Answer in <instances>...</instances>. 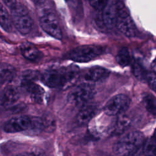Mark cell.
Returning <instances> with one entry per match:
<instances>
[{
  "instance_id": "cell-1",
  "label": "cell",
  "mask_w": 156,
  "mask_h": 156,
  "mask_svg": "<svg viewBox=\"0 0 156 156\" xmlns=\"http://www.w3.org/2000/svg\"><path fill=\"white\" fill-rule=\"evenodd\" d=\"M79 73L75 65L49 69L40 75L41 82L50 88H63L70 83Z\"/></svg>"
},
{
  "instance_id": "cell-2",
  "label": "cell",
  "mask_w": 156,
  "mask_h": 156,
  "mask_svg": "<svg viewBox=\"0 0 156 156\" xmlns=\"http://www.w3.org/2000/svg\"><path fill=\"white\" fill-rule=\"evenodd\" d=\"M144 141L143 134L137 130L128 132L114 144V152L119 156H130L136 152Z\"/></svg>"
},
{
  "instance_id": "cell-3",
  "label": "cell",
  "mask_w": 156,
  "mask_h": 156,
  "mask_svg": "<svg viewBox=\"0 0 156 156\" xmlns=\"http://www.w3.org/2000/svg\"><path fill=\"white\" fill-rule=\"evenodd\" d=\"M115 3L116 8L115 26L125 36L135 37L138 30L126 6L121 1H116Z\"/></svg>"
},
{
  "instance_id": "cell-4",
  "label": "cell",
  "mask_w": 156,
  "mask_h": 156,
  "mask_svg": "<svg viewBox=\"0 0 156 156\" xmlns=\"http://www.w3.org/2000/svg\"><path fill=\"white\" fill-rule=\"evenodd\" d=\"M11 15L12 22L19 32L26 35L31 31L33 27V20L24 5L16 4L12 9Z\"/></svg>"
},
{
  "instance_id": "cell-5",
  "label": "cell",
  "mask_w": 156,
  "mask_h": 156,
  "mask_svg": "<svg viewBox=\"0 0 156 156\" xmlns=\"http://www.w3.org/2000/svg\"><path fill=\"white\" fill-rule=\"evenodd\" d=\"M96 88L91 82H84L79 84L68 96L69 103L76 106H83L87 104L95 95Z\"/></svg>"
},
{
  "instance_id": "cell-6",
  "label": "cell",
  "mask_w": 156,
  "mask_h": 156,
  "mask_svg": "<svg viewBox=\"0 0 156 156\" xmlns=\"http://www.w3.org/2000/svg\"><path fill=\"white\" fill-rule=\"evenodd\" d=\"M103 48L96 45H83L73 49L69 53V58L76 62H88L102 54Z\"/></svg>"
},
{
  "instance_id": "cell-7",
  "label": "cell",
  "mask_w": 156,
  "mask_h": 156,
  "mask_svg": "<svg viewBox=\"0 0 156 156\" xmlns=\"http://www.w3.org/2000/svg\"><path fill=\"white\" fill-rule=\"evenodd\" d=\"M130 104V98L123 94H119L112 97L107 101L104 107L105 114L115 116L123 114L129 107Z\"/></svg>"
},
{
  "instance_id": "cell-8",
  "label": "cell",
  "mask_w": 156,
  "mask_h": 156,
  "mask_svg": "<svg viewBox=\"0 0 156 156\" xmlns=\"http://www.w3.org/2000/svg\"><path fill=\"white\" fill-rule=\"evenodd\" d=\"M39 23L41 29L52 37L57 40L62 38L58 21L53 13L48 12L43 13L40 18Z\"/></svg>"
},
{
  "instance_id": "cell-9",
  "label": "cell",
  "mask_w": 156,
  "mask_h": 156,
  "mask_svg": "<svg viewBox=\"0 0 156 156\" xmlns=\"http://www.w3.org/2000/svg\"><path fill=\"white\" fill-rule=\"evenodd\" d=\"M111 117V116L105 114V115H101L93 120L91 119L90 122H92L90 127L91 133L94 136L101 137L108 132H112L115 121H113Z\"/></svg>"
},
{
  "instance_id": "cell-10",
  "label": "cell",
  "mask_w": 156,
  "mask_h": 156,
  "mask_svg": "<svg viewBox=\"0 0 156 156\" xmlns=\"http://www.w3.org/2000/svg\"><path fill=\"white\" fill-rule=\"evenodd\" d=\"M32 118L28 116H20L8 120L4 125L3 129L7 133H16L28 130L31 126Z\"/></svg>"
},
{
  "instance_id": "cell-11",
  "label": "cell",
  "mask_w": 156,
  "mask_h": 156,
  "mask_svg": "<svg viewBox=\"0 0 156 156\" xmlns=\"http://www.w3.org/2000/svg\"><path fill=\"white\" fill-rule=\"evenodd\" d=\"M20 98L18 89L13 85L7 86L0 94V105L2 107H9L15 104Z\"/></svg>"
},
{
  "instance_id": "cell-12",
  "label": "cell",
  "mask_w": 156,
  "mask_h": 156,
  "mask_svg": "<svg viewBox=\"0 0 156 156\" xmlns=\"http://www.w3.org/2000/svg\"><path fill=\"white\" fill-rule=\"evenodd\" d=\"M21 85L29 93L30 99L35 102L41 103L43 101L44 91L35 82L22 80Z\"/></svg>"
},
{
  "instance_id": "cell-13",
  "label": "cell",
  "mask_w": 156,
  "mask_h": 156,
  "mask_svg": "<svg viewBox=\"0 0 156 156\" xmlns=\"http://www.w3.org/2000/svg\"><path fill=\"white\" fill-rule=\"evenodd\" d=\"M20 51L24 58L33 61L38 62L43 57V53L32 43L25 42L21 44Z\"/></svg>"
},
{
  "instance_id": "cell-14",
  "label": "cell",
  "mask_w": 156,
  "mask_h": 156,
  "mask_svg": "<svg viewBox=\"0 0 156 156\" xmlns=\"http://www.w3.org/2000/svg\"><path fill=\"white\" fill-rule=\"evenodd\" d=\"M97 108L93 104H85L79 112L76 120L79 125H85L91 121L94 117Z\"/></svg>"
},
{
  "instance_id": "cell-15",
  "label": "cell",
  "mask_w": 156,
  "mask_h": 156,
  "mask_svg": "<svg viewBox=\"0 0 156 156\" xmlns=\"http://www.w3.org/2000/svg\"><path fill=\"white\" fill-rule=\"evenodd\" d=\"M110 71L101 66L90 68L85 74V79L88 82H99L106 79L110 75Z\"/></svg>"
},
{
  "instance_id": "cell-16",
  "label": "cell",
  "mask_w": 156,
  "mask_h": 156,
  "mask_svg": "<svg viewBox=\"0 0 156 156\" xmlns=\"http://www.w3.org/2000/svg\"><path fill=\"white\" fill-rule=\"evenodd\" d=\"M102 11V20L104 26L109 29L114 27L116 18V8L115 2L107 4Z\"/></svg>"
},
{
  "instance_id": "cell-17",
  "label": "cell",
  "mask_w": 156,
  "mask_h": 156,
  "mask_svg": "<svg viewBox=\"0 0 156 156\" xmlns=\"http://www.w3.org/2000/svg\"><path fill=\"white\" fill-rule=\"evenodd\" d=\"M131 120L128 116L124 114L119 115L115 121L112 132L115 135H121L129 128Z\"/></svg>"
},
{
  "instance_id": "cell-18",
  "label": "cell",
  "mask_w": 156,
  "mask_h": 156,
  "mask_svg": "<svg viewBox=\"0 0 156 156\" xmlns=\"http://www.w3.org/2000/svg\"><path fill=\"white\" fill-rule=\"evenodd\" d=\"M0 26L7 32L12 30V20L6 9L0 3Z\"/></svg>"
},
{
  "instance_id": "cell-19",
  "label": "cell",
  "mask_w": 156,
  "mask_h": 156,
  "mask_svg": "<svg viewBox=\"0 0 156 156\" xmlns=\"http://www.w3.org/2000/svg\"><path fill=\"white\" fill-rule=\"evenodd\" d=\"M116 62L122 67H126L131 64L132 57L128 48L123 47L118 51L116 55Z\"/></svg>"
},
{
  "instance_id": "cell-20",
  "label": "cell",
  "mask_w": 156,
  "mask_h": 156,
  "mask_svg": "<svg viewBox=\"0 0 156 156\" xmlns=\"http://www.w3.org/2000/svg\"><path fill=\"white\" fill-rule=\"evenodd\" d=\"M143 153L145 156H155V138L152 136L145 141L143 145Z\"/></svg>"
},
{
  "instance_id": "cell-21",
  "label": "cell",
  "mask_w": 156,
  "mask_h": 156,
  "mask_svg": "<svg viewBox=\"0 0 156 156\" xmlns=\"http://www.w3.org/2000/svg\"><path fill=\"white\" fill-rule=\"evenodd\" d=\"M143 101L146 110L155 116L156 113V99L155 96L151 94H147L144 96Z\"/></svg>"
},
{
  "instance_id": "cell-22",
  "label": "cell",
  "mask_w": 156,
  "mask_h": 156,
  "mask_svg": "<svg viewBox=\"0 0 156 156\" xmlns=\"http://www.w3.org/2000/svg\"><path fill=\"white\" fill-rule=\"evenodd\" d=\"M132 73L135 77L140 81L146 80L147 73L143 66L138 62H134L132 65Z\"/></svg>"
},
{
  "instance_id": "cell-23",
  "label": "cell",
  "mask_w": 156,
  "mask_h": 156,
  "mask_svg": "<svg viewBox=\"0 0 156 156\" xmlns=\"http://www.w3.org/2000/svg\"><path fill=\"white\" fill-rule=\"evenodd\" d=\"M23 80L35 82L39 77L40 78V75L37 71L35 70H26L22 75Z\"/></svg>"
},
{
  "instance_id": "cell-24",
  "label": "cell",
  "mask_w": 156,
  "mask_h": 156,
  "mask_svg": "<svg viewBox=\"0 0 156 156\" xmlns=\"http://www.w3.org/2000/svg\"><path fill=\"white\" fill-rule=\"evenodd\" d=\"M91 5L96 10L102 11L108 4V0H89Z\"/></svg>"
},
{
  "instance_id": "cell-25",
  "label": "cell",
  "mask_w": 156,
  "mask_h": 156,
  "mask_svg": "<svg viewBox=\"0 0 156 156\" xmlns=\"http://www.w3.org/2000/svg\"><path fill=\"white\" fill-rule=\"evenodd\" d=\"M41 119L44 129H47L48 130H52L54 129V127H55V121L52 117L48 116Z\"/></svg>"
},
{
  "instance_id": "cell-26",
  "label": "cell",
  "mask_w": 156,
  "mask_h": 156,
  "mask_svg": "<svg viewBox=\"0 0 156 156\" xmlns=\"http://www.w3.org/2000/svg\"><path fill=\"white\" fill-rule=\"evenodd\" d=\"M146 81L147 82L150 88L154 91H155L156 90V76L155 71H152L148 73L146 77Z\"/></svg>"
},
{
  "instance_id": "cell-27",
  "label": "cell",
  "mask_w": 156,
  "mask_h": 156,
  "mask_svg": "<svg viewBox=\"0 0 156 156\" xmlns=\"http://www.w3.org/2000/svg\"><path fill=\"white\" fill-rule=\"evenodd\" d=\"M1 76L5 80H11L15 76V71L13 69V68H11L5 69V70H2Z\"/></svg>"
},
{
  "instance_id": "cell-28",
  "label": "cell",
  "mask_w": 156,
  "mask_h": 156,
  "mask_svg": "<svg viewBox=\"0 0 156 156\" xmlns=\"http://www.w3.org/2000/svg\"><path fill=\"white\" fill-rule=\"evenodd\" d=\"M15 156H42V155L35 151H31V152H24L22 153L18 154Z\"/></svg>"
},
{
  "instance_id": "cell-29",
  "label": "cell",
  "mask_w": 156,
  "mask_h": 156,
  "mask_svg": "<svg viewBox=\"0 0 156 156\" xmlns=\"http://www.w3.org/2000/svg\"><path fill=\"white\" fill-rule=\"evenodd\" d=\"M6 6L10 9H12L17 3L16 0H2Z\"/></svg>"
},
{
  "instance_id": "cell-30",
  "label": "cell",
  "mask_w": 156,
  "mask_h": 156,
  "mask_svg": "<svg viewBox=\"0 0 156 156\" xmlns=\"http://www.w3.org/2000/svg\"><path fill=\"white\" fill-rule=\"evenodd\" d=\"M34 3L36 4H38V5H40L41 4H43L45 0H32Z\"/></svg>"
}]
</instances>
